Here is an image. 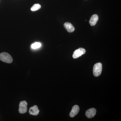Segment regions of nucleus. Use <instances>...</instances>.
Wrapping results in <instances>:
<instances>
[{
  "label": "nucleus",
  "mask_w": 121,
  "mask_h": 121,
  "mask_svg": "<svg viewBox=\"0 0 121 121\" xmlns=\"http://www.w3.org/2000/svg\"><path fill=\"white\" fill-rule=\"evenodd\" d=\"M27 111V103L25 101L20 102L19 105V112L21 114L26 113Z\"/></svg>",
  "instance_id": "nucleus-3"
},
{
  "label": "nucleus",
  "mask_w": 121,
  "mask_h": 121,
  "mask_svg": "<svg viewBox=\"0 0 121 121\" xmlns=\"http://www.w3.org/2000/svg\"><path fill=\"white\" fill-rule=\"evenodd\" d=\"M64 26L69 32H72L74 31V27L71 23L66 22L64 24Z\"/></svg>",
  "instance_id": "nucleus-9"
},
{
  "label": "nucleus",
  "mask_w": 121,
  "mask_h": 121,
  "mask_svg": "<svg viewBox=\"0 0 121 121\" xmlns=\"http://www.w3.org/2000/svg\"><path fill=\"white\" fill-rule=\"evenodd\" d=\"M29 112L30 115L36 116L39 114V109L38 106L35 105L33 106L30 107Z\"/></svg>",
  "instance_id": "nucleus-6"
},
{
  "label": "nucleus",
  "mask_w": 121,
  "mask_h": 121,
  "mask_svg": "<svg viewBox=\"0 0 121 121\" xmlns=\"http://www.w3.org/2000/svg\"><path fill=\"white\" fill-rule=\"evenodd\" d=\"M0 60L7 63H11L12 62L13 59L8 53L2 52L0 54Z\"/></svg>",
  "instance_id": "nucleus-1"
},
{
  "label": "nucleus",
  "mask_w": 121,
  "mask_h": 121,
  "mask_svg": "<svg viewBox=\"0 0 121 121\" xmlns=\"http://www.w3.org/2000/svg\"><path fill=\"white\" fill-rule=\"evenodd\" d=\"M86 51L83 48H79L74 52L73 55V57L74 59H77L85 54Z\"/></svg>",
  "instance_id": "nucleus-4"
},
{
  "label": "nucleus",
  "mask_w": 121,
  "mask_h": 121,
  "mask_svg": "<svg viewBox=\"0 0 121 121\" xmlns=\"http://www.w3.org/2000/svg\"><path fill=\"white\" fill-rule=\"evenodd\" d=\"M41 46V44L40 43L36 42V43L32 44L31 47L33 49H37V48L40 47Z\"/></svg>",
  "instance_id": "nucleus-11"
},
{
  "label": "nucleus",
  "mask_w": 121,
  "mask_h": 121,
  "mask_svg": "<svg viewBox=\"0 0 121 121\" xmlns=\"http://www.w3.org/2000/svg\"><path fill=\"white\" fill-rule=\"evenodd\" d=\"M102 65L101 63H98L94 65L93 69V73L95 77H98L101 74Z\"/></svg>",
  "instance_id": "nucleus-2"
},
{
  "label": "nucleus",
  "mask_w": 121,
  "mask_h": 121,
  "mask_svg": "<svg viewBox=\"0 0 121 121\" xmlns=\"http://www.w3.org/2000/svg\"><path fill=\"white\" fill-rule=\"evenodd\" d=\"M41 8V6L39 4H35L31 7V11H37L40 9Z\"/></svg>",
  "instance_id": "nucleus-10"
},
{
  "label": "nucleus",
  "mask_w": 121,
  "mask_h": 121,
  "mask_svg": "<svg viewBox=\"0 0 121 121\" xmlns=\"http://www.w3.org/2000/svg\"><path fill=\"white\" fill-rule=\"evenodd\" d=\"M99 19L98 16L97 14L93 15L91 17L89 23L91 26H94L95 25Z\"/></svg>",
  "instance_id": "nucleus-8"
},
{
  "label": "nucleus",
  "mask_w": 121,
  "mask_h": 121,
  "mask_svg": "<svg viewBox=\"0 0 121 121\" xmlns=\"http://www.w3.org/2000/svg\"><path fill=\"white\" fill-rule=\"evenodd\" d=\"M79 111V107L78 105H75L72 107V110L70 113V117H73L76 115L78 114Z\"/></svg>",
  "instance_id": "nucleus-7"
},
{
  "label": "nucleus",
  "mask_w": 121,
  "mask_h": 121,
  "mask_svg": "<svg viewBox=\"0 0 121 121\" xmlns=\"http://www.w3.org/2000/svg\"><path fill=\"white\" fill-rule=\"evenodd\" d=\"M96 113V110L94 108H91L86 111V115L87 118H91L95 116Z\"/></svg>",
  "instance_id": "nucleus-5"
}]
</instances>
